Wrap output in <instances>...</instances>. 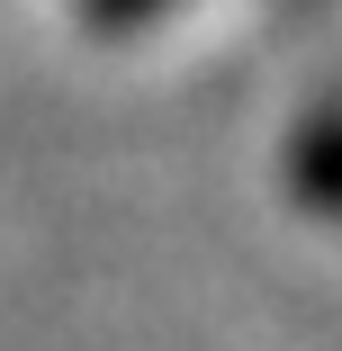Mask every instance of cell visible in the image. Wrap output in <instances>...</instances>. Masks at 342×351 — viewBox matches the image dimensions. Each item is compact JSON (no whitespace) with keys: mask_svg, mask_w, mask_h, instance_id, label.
<instances>
[{"mask_svg":"<svg viewBox=\"0 0 342 351\" xmlns=\"http://www.w3.org/2000/svg\"><path fill=\"white\" fill-rule=\"evenodd\" d=\"M297 189L315 207H342V126H306L297 145Z\"/></svg>","mask_w":342,"mask_h":351,"instance_id":"6da1fadb","label":"cell"},{"mask_svg":"<svg viewBox=\"0 0 342 351\" xmlns=\"http://www.w3.org/2000/svg\"><path fill=\"white\" fill-rule=\"evenodd\" d=\"M73 10H82L99 36H126V27H145L154 10H171V0H73Z\"/></svg>","mask_w":342,"mask_h":351,"instance_id":"7a4b0ae2","label":"cell"}]
</instances>
